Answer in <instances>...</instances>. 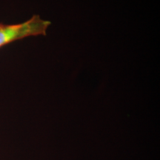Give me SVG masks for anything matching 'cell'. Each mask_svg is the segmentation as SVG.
<instances>
[{
    "instance_id": "cell-1",
    "label": "cell",
    "mask_w": 160,
    "mask_h": 160,
    "mask_svg": "<svg viewBox=\"0 0 160 160\" xmlns=\"http://www.w3.org/2000/svg\"><path fill=\"white\" fill-rule=\"evenodd\" d=\"M51 22L44 20L39 15L22 23L7 25L0 23V48L13 42L29 37L46 35Z\"/></svg>"
}]
</instances>
